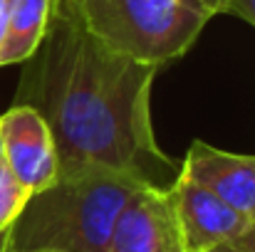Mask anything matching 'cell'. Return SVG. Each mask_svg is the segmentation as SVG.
<instances>
[{"mask_svg": "<svg viewBox=\"0 0 255 252\" xmlns=\"http://www.w3.org/2000/svg\"><path fill=\"white\" fill-rule=\"evenodd\" d=\"M22 65L17 104L50 126L60 173L104 166L161 185L156 178L173 166L151 124L156 67L104 47L67 0H55L47 32Z\"/></svg>", "mask_w": 255, "mask_h": 252, "instance_id": "cell-1", "label": "cell"}, {"mask_svg": "<svg viewBox=\"0 0 255 252\" xmlns=\"http://www.w3.org/2000/svg\"><path fill=\"white\" fill-rule=\"evenodd\" d=\"M146 185L154 183L104 166L60 173L10 225V252H107L117 218Z\"/></svg>", "mask_w": 255, "mask_h": 252, "instance_id": "cell-2", "label": "cell"}, {"mask_svg": "<svg viewBox=\"0 0 255 252\" xmlns=\"http://www.w3.org/2000/svg\"><path fill=\"white\" fill-rule=\"evenodd\" d=\"M87 30L112 52L164 67L198 40L211 7L203 0H67Z\"/></svg>", "mask_w": 255, "mask_h": 252, "instance_id": "cell-3", "label": "cell"}, {"mask_svg": "<svg viewBox=\"0 0 255 252\" xmlns=\"http://www.w3.org/2000/svg\"><path fill=\"white\" fill-rule=\"evenodd\" d=\"M169 193L183 252H218L248 228V218L181 170Z\"/></svg>", "mask_w": 255, "mask_h": 252, "instance_id": "cell-4", "label": "cell"}, {"mask_svg": "<svg viewBox=\"0 0 255 252\" xmlns=\"http://www.w3.org/2000/svg\"><path fill=\"white\" fill-rule=\"evenodd\" d=\"M2 161L12 175L30 190L37 193L57 180L60 161L50 126L27 104H15L0 116Z\"/></svg>", "mask_w": 255, "mask_h": 252, "instance_id": "cell-5", "label": "cell"}, {"mask_svg": "<svg viewBox=\"0 0 255 252\" xmlns=\"http://www.w3.org/2000/svg\"><path fill=\"white\" fill-rule=\"evenodd\" d=\"M107 252H183L169 185H146L124 205Z\"/></svg>", "mask_w": 255, "mask_h": 252, "instance_id": "cell-6", "label": "cell"}, {"mask_svg": "<svg viewBox=\"0 0 255 252\" xmlns=\"http://www.w3.org/2000/svg\"><path fill=\"white\" fill-rule=\"evenodd\" d=\"M181 173L208 188L251 223L255 215V154H231L196 139L186 151Z\"/></svg>", "mask_w": 255, "mask_h": 252, "instance_id": "cell-7", "label": "cell"}, {"mask_svg": "<svg viewBox=\"0 0 255 252\" xmlns=\"http://www.w3.org/2000/svg\"><path fill=\"white\" fill-rule=\"evenodd\" d=\"M55 0H7L5 32L0 42V67L27 62L40 47Z\"/></svg>", "mask_w": 255, "mask_h": 252, "instance_id": "cell-8", "label": "cell"}, {"mask_svg": "<svg viewBox=\"0 0 255 252\" xmlns=\"http://www.w3.org/2000/svg\"><path fill=\"white\" fill-rule=\"evenodd\" d=\"M30 195L32 193L12 175L7 164L0 161V230H10Z\"/></svg>", "mask_w": 255, "mask_h": 252, "instance_id": "cell-9", "label": "cell"}, {"mask_svg": "<svg viewBox=\"0 0 255 252\" xmlns=\"http://www.w3.org/2000/svg\"><path fill=\"white\" fill-rule=\"evenodd\" d=\"M218 252H255V215L251 218L248 228L233 243H228L226 248H221Z\"/></svg>", "mask_w": 255, "mask_h": 252, "instance_id": "cell-10", "label": "cell"}, {"mask_svg": "<svg viewBox=\"0 0 255 252\" xmlns=\"http://www.w3.org/2000/svg\"><path fill=\"white\" fill-rule=\"evenodd\" d=\"M223 12L236 15L255 27V0H223Z\"/></svg>", "mask_w": 255, "mask_h": 252, "instance_id": "cell-11", "label": "cell"}, {"mask_svg": "<svg viewBox=\"0 0 255 252\" xmlns=\"http://www.w3.org/2000/svg\"><path fill=\"white\" fill-rule=\"evenodd\" d=\"M0 252H10V230H0Z\"/></svg>", "mask_w": 255, "mask_h": 252, "instance_id": "cell-12", "label": "cell"}, {"mask_svg": "<svg viewBox=\"0 0 255 252\" xmlns=\"http://www.w3.org/2000/svg\"><path fill=\"white\" fill-rule=\"evenodd\" d=\"M5 10H7V0H0V42H2V32H5Z\"/></svg>", "mask_w": 255, "mask_h": 252, "instance_id": "cell-13", "label": "cell"}, {"mask_svg": "<svg viewBox=\"0 0 255 252\" xmlns=\"http://www.w3.org/2000/svg\"><path fill=\"white\" fill-rule=\"evenodd\" d=\"M203 2L211 7L213 15H221V12H223V0H203Z\"/></svg>", "mask_w": 255, "mask_h": 252, "instance_id": "cell-14", "label": "cell"}, {"mask_svg": "<svg viewBox=\"0 0 255 252\" xmlns=\"http://www.w3.org/2000/svg\"><path fill=\"white\" fill-rule=\"evenodd\" d=\"M0 161H2V139H0Z\"/></svg>", "mask_w": 255, "mask_h": 252, "instance_id": "cell-15", "label": "cell"}, {"mask_svg": "<svg viewBox=\"0 0 255 252\" xmlns=\"http://www.w3.org/2000/svg\"><path fill=\"white\" fill-rule=\"evenodd\" d=\"M30 252H47V250H30Z\"/></svg>", "mask_w": 255, "mask_h": 252, "instance_id": "cell-16", "label": "cell"}]
</instances>
